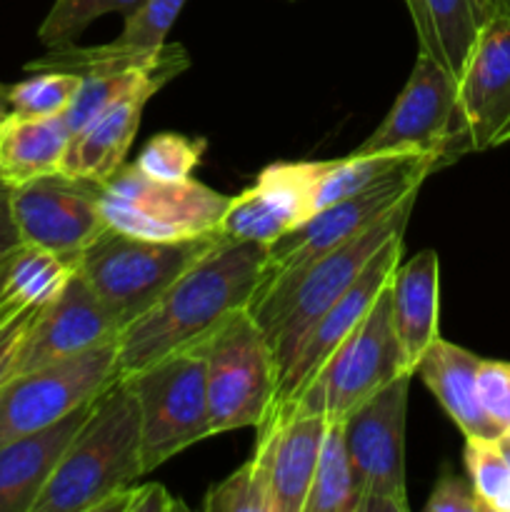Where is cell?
Returning <instances> with one entry per match:
<instances>
[{"label":"cell","instance_id":"6da1fadb","mask_svg":"<svg viewBox=\"0 0 510 512\" xmlns=\"http://www.w3.org/2000/svg\"><path fill=\"white\" fill-rule=\"evenodd\" d=\"M265 268L268 245L220 238L140 318L120 330V378L188 350L230 313L248 308L265 280Z\"/></svg>","mask_w":510,"mask_h":512},{"label":"cell","instance_id":"7a4b0ae2","mask_svg":"<svg viewBox=\"0 0 510 512\" xmlns=\"http://www.w3.org/2000/svg\"><path fill=\"white\" fill-rule=\"evenodd\" d=\"M415 200H418V193L408 195L398 208L390 210L385 218H380L348 243L318 255L300 268L285 270L260 283L250 300L248 313L253 315L273 348L278 385L288 365L293 363L295 350L303 343L308 330L318 323L320 315L363 275L370 260L380 253L388 240H393L395 235H405Z\"/></svg>","mask_w":510,"mask_h":512},{"label":"cell","instance_id":"3957f363","mask_svg":"<svg viewBox=\"0 0 510 512\" xmlns=\"http://www.w3.org/2000/svg\"><path fill=\"white\" fill-rule=\"evenodd\" d=\"M143 475L138 400L128 378H115L93 400L33 512H93L110 493Z\"/></svg>","mask_w":510,"mask_h":512},{"label":"cell","instance_id":"277c9868","mask_svg":"<svg viewBox=\"0 0 510 512\" xmlns=\"http://www.w3.org/2000/svg\"><path fill=\"white\" fill-rule=\"evenodd\" d=\"M220 238V233H208L188 240H143L108 228L80 255L75 273L123 330Z\"/></svg>","mask_w":510,"mask_h":512},{"label":"cell","instance_id":"5b68a950","mask_svg":"<svg viewBox=\"0 0 510 512\" xmlns=\"http://www.w3.org/2000/svg\"><path fill=\"white\" fill-rule=\"evenodd\" d=\"M188 353L203 360L213 435L260 428L278 398V365L248 308L230 313Z\"/></svg>","mask_w":510,"mask_h":512},{"label":"cell","instance_id":"8992f818","mask_svg":"<svg viewBox=\"0 0 510 512\" xmlns=\"http://www.w3.org/2000/svg\"><path fill=\"white\" fill-rule=\"evenodd\" d=\"M403 373L413 370L405 363L395 335L390 290L385 285L358 328L335 348L315 378L305 385L303 393L290 403V408L270 418L303 410V413H320L328 420H343Z\"/></svg>","mask_w":510,"mask_h":512},{"label":"cell","instance_id":"52a82bcc","mask_svg":"<svg viewBox=\"0 0 510 512\" xmlns=\"http://www.w3.org/2000/svg\"><path fill=\"white\" fill-rule=\"evenodd\" d=\"M230 195L198 180L163 183L123 163L100 183V210L108 228L143 240H188L218 233Z\"/></svg>","mask_w":510,"mask_h":512},{"label":"cell","instance_id":"ba28073f","mask_svg":"<svg viewBox=\"0 0 510 512\" xmlns=\"http://www.w3.org/2000/svg\"><path fill=\"white\" fill-rule=\"evenodd\" d=\"M140 408V448L145 475L190 445L213 438L205 395V370L198 355L180 353L123 375Z\"/></svg>","mask_w":510,"mask_h":512},{"label":"cell","instance_id":"9c48e42d","mask_svg":"<svg viewBox=\"0 0 510 512\" xmlns=\"http://www.w3.org/2000/svg\"><path fill=\"white\" fill-rule=\"evenodd\" d=\"M413 373H403L343 418L345 448L360 490L358 512H408L405 413Z\"/></svg>","mask_w":510,"mask_h":512},{"label":"cell","instance_id":"30bf717a","mask_svg":"<svg viewBox=\"0 0 510 512\" xmlns=\"http://www.w3.org/2000/svg\"><path fill=\"white\" fill-rule=\"evenodd\" d=\"M118 375V338L93 350L18 373L0 388V445L58 423L103 393Z\"/></svg>","mask_w":510,"mask_h":512},{"label":"cell","instance_id":"8fae6325","mask_svg":"<svg viewBox=\"0 0 510 512\" xmlns=\"http://www.w3.org/2000/svg\"><path fill=\"white\" fill-rule=\"evenodd\" d=\"M380 150L438 153L448 160L470 150L458 110V80L430 55L418 53L413 73L395 98L390 113L355 148V153Z\"/></svg>","mask_w":510,"mask_h":512},{"label":"cell","instance_id":"7c38bea8","mask_svg":"<svg viewBox=\"0 0 510 512\" xmlns=\"http://www.w3.org/2000/svg\"><path fill=\"white\" fill-rule=\"evenodd\" d=\"M190 65L183 45H163L148 65L135 70L123 93L110 100L88 125L70 135L60 173L105 183L130 153L148 100Z\"/></svg>","mask_w":510,"mask_h":512},{"label":"cell","instance_id":"4fadbf2b","mask_svg":"<svg viewBox=\"0 0 510 512\" xmlns=\"http://www.w3.org/2000/svg\"><path fill=\"white\" fill-rule=\"evenodd\" d=\"M10 205L20 240L60 255L73 268L108 230L100 210V183L60 170L10 190Z\"/></svg>","mask_w":510,"mask_h":512},{"label":"cell","instance_id":"5bb4252c","mask_svg":"<svg viewBox=\"0 0 510 512\" xmlns=\"http://www.w3.org/2000/svg\"><path fill=\"white\" fill-rule=\"evenodd\" d=\"M438 168L440 165L435 163L418 165V168L393 175V178L375 185V188L320 208L303 225H298V228H293L283 238L268 245L265 280L285 273V270L300 268V265L310 263L318 255L330 253L338 245L353 240L355 235H360L370 225L378 223L380 218H385L390 210L398 208L408 195L420 193L425 178Z\"/></svg>","mask_w":510,"mask_h":512},{"label":"cell","instance_id":"9a60e30c","mask_svg":"<svg viewBox=\"0 0 510 512\" xmlns=\"http://www.w3.org/2000/svg\"><path fill=\"white\" fill-rule=\"evenodd\" d=\"M323 170L325 160L268 165L250 188L230 198L218 233L225 240L275 243L315 215V188Z\"/></svg>","mask_w":510,"mask_h":512},{"label":"cell","instance_id":"2e32d148","mask_svg":"<svg viewBox=\"0 0 510 512\" xmlns=\"http://www.w3.org/2000/svg\"><path fill=\"white\" fill-rule=\"evenodd\" d=\"M403 240L405 235H395L393 240H388V243L380 248V253L370 260L368 268L363 270V275H360V278L355 280V283L350 285V288L345 290L323 315H320L318 323L308 330L303 343L295 350L293 363L288 365L285 375L280 378L278 398H275L273 413L270 415L283 413L285 408H290V403L303 393L305 385L315 378V373L323 368V363L335 353V348L358 328V323L365 318L370 305L375 303L380 290L390 283L395 268L400 265Z\"/></svg>","mask_w":510,"mask_h":512},{"label":"cell","instance_id":"e0dca14e","mask_svg":"<svg viewBox=\"0 0 510 512\" xmlns=\"http://www.w3.org/2000/svg\"><path fill=\"white\" fill-rule=\"evenodd\" d=\"M458 110L470 150L510 143V15H493L480 30L458 78Z\"/></svg>","mask_w":510,"mask_h":512},{"label":"cell","instance_id":"ac0fdd59","mask_svg":"<svg viewBox=\"0 0 510 512\" xmlns=\"http://www.w3.org/2000/svg\"><path fill=\"white\" fill-rule=\"evenodd\" d=\"M328 425L325 415L293 410L258 428L250 460L268 485L273 512H303Z\"/></svg>","mask_w":510,"mask_h":512},{"label":"cell","instance_id":"d6986e66","mask_svg":"<svg viewBox=\"0 0 510 512\" xmlns=\"http://www.w3.org/2000/svg\"><path fill=\"white\" fill-rule=\"evenodd\" d=\"M118 335L120 328L110 318L98 295L78 273H73L63 293L35 315L20 348L15 375L73 358L85 350L110 343Z\"/></svg>","mask_w":510,"mask_h":512},{"label":"cell","instance_id":"ffe728a7","mask_svg":"<svg viewBox=\"0 0 510 512\" xmlns=\"http://www.w3.org/2000/svg\"><path fill=\"white\" fill-rule=\"evenodd\" d=\"M185 0H143L133 13L125 15L123 33L103 45H63L48 48L40 58L25 63V73H58L75 75H103V73H128L143 68L163 50L165 35L178 20Z\"/></svg>","mask_w":510,"mask_h":512},{"label":"cell","instance_id":"44dd1931","mask_svg":"<svg viewBox=\"0 0 510 512\" xmlns=\"http://www.w3.org/2000/svg\"><path fill=\"white\" fill-rule=\"evenodd\" d=\"M93 400L48 428L0 445V512H33L55 465L93 410Z\"/></svg>","mask_w":510,"mask_h":512},{"label":"cell","instance_id":"7402d4cb","mask_svg":"<svg viewBox=\"0 0 510 512\" xmlns=\"http://www.w3.org/2000/svg\"><path fill=\"white\" fill-rule=\"evenodd\" d=\"M483 360L460 345L438 338L423 358L415 365V375H420L440 408L448 413L465 438L500 440L503 430L488 418L478 398V368Z\"/></svg>","mask_w":510,"mask_h":512},{"label":"cell","instance_id":"603a6c76","mask_svg":"<svg viewBox=\"0 0 510 512\" xmlns=\"http://www.w3.org/2000/svg\"><path fill=\"white\" fill-rule=\"evenodd\" d=\"M390 315L405 363L415 373V365L425 350L440 338V260L435 250H423L405 265H398L388 283Z\"/></svg>","mask_w":510,"mask_h":512},{"label":"cell","instance_id":"cb8c5ba5","mask_svg":"<svg viewBox=\"0 0 510 512\" xmlns=\"http://www.w3.org/2000/svg\"><path fill=\"white\" fill-rule=\"evenodd\" d=\"M405 5L420 53L430 55L458 80L480 30L493 18L488 0H405Z\"/></svg>","mask_w":510,"mask_h":512},{"label":"cell","instance_id":"d4e9b609","mask_svg":"<svg viewBox=\"0 0 510 512\" xmlns=\"http://www.w3.org/2000/svg\"><path fill=\"white\" fill-rule=\"evenodd\" d=\"M70 128L58 118H20L8 115L0 123V178L10 185L30 183L58 173L70 143Z\"/></svg>","mask_w":510,"mask_h":512},{"label":"cell","instance_id":"484cf974","mask_svg":"<svg viewBox=\"0 0 510 512\" xmlns=\"http://www.w3.org/2000/svg\"><path fill=\"white\" fill-rule=\"evenodd\" d=\"M75 268L38 245H18L10 255L8 273L0 290V325L25 310H40L53 303L73 278Z\"/></svg>","mask_w":510,"mask_h":512},{"label":"cell","instance_id":"4316f807","mask_svg":"<svg viewBox=\"0 0 510 512\" xmlns=\"http://www.w3.org/2000/svg\"><path fill=\"white\" fill-rule=\"evenodd\" d=\"M425 163H435L443 168L450 160L438 153H405V150H380V153H355L353 150L348 158L325 160V170L315 188V213L325 205L375 188L393 175Z\"/></svg>","mask_w":510,"mask_h":512},{"label":"cell","instance_id":"83f0119b","mask_svg":"<svg viewBox=\"0 0 510 512\" xmlns=\"http://www.w3.org/2000/svg\"><path fill=\"white\" fill-rule=\"evenodd\" d=\"M360 490L345 448L343 420H330L303 512H358Z\"/></svg>","mask_w":510,"mask_h":512},{"label":"cell","instance_id":"f1b7e54d","mask_svg":"<svg viewBox=\"0 0 510 512\" xmlns=\"http://www.w3.org/2000/svg\"><path fill=\"white\" fill-rule=\"evenodd\" d=\"M463 463L483 512H510V468L498 440L465 438Z\"/></svg>","mask_w":510,"mask_h":512},{"label":"cell","instance_id":"f546056e","mask_svg":"<svg viewBox=\"0 0 510 512\" xmlns=\"http://www.w3.org/2000/svg\"><path fill=\"white\" fill-rule=\"evenodd\" d=\"M80 75L58 73V70H45L33 73L30 78L10 85V115L20 118H58L73 103L78 93Z\"/></svg>","mask_w":510,"mask_h":512},{"label":"cell","instance_id":"4dcf8cb0","mask_svg":"<svg viewBox=\"0 0 510 512\" xmlns=\"http://www.w3.org/2000/svg\"><path fill=\"white\" fill-rule=\"evenodd\" d=\"M140 3L143 0H55L40 23L38 40L45 48L73 45L90 23L108 13H120L125 18Z\"/></svg>","mask_w":510,"mask_h":512},{"label":"cell","instance_id":"1f68e13d","mask_svg":"<svg viewBox=\"0 0 510 512\" xmlns=\"http://www.w3.org/2000/svg\"><path fill=\"white\" fill-rule=\"evenodd\" d=\"M205 138L180 133H160L145 143L140 155L135 158L140 173L163 183H178V180L193 178V170L203 160Z\"/></svg>","mask_w":510,"mask_h":512},{"label":"cell","instance_id":"d6a6232c","mask_svg":"<svg viewBox=\"0 0 510 512\" xmlns=\"http://www.w3.org/2000/svg\"><path fill=\"white\" fill-rule=\"evenodd\" d=\"M203 510L208 512H273L268 485L255 468L253 460L240 465L235 473L220 480L208 490L203 500Z\"/></svg>","mask_w":510,"mask_h":512},{"label":"cell","instance_id":"836d02e7","mask_svg":"<svg viewBox=\"0 0 510 512\" xmlns=\"http://www.w3.org/2000/svg\"><path fill=\"white\" fill-rule=\"evenodd\" d=\"M138 70V68H135ZM135 70L128 73H103V75H80L78 93H75L73 103L65 110V123H68L70 133H78L83 125H88L110 100L118 98L123 93L125 85L135 75Z\"/></svg>","mask_w":510,"mask_h":512},{"label":"cell","instance_id":"e575fe53","mask_svg":"<svg viewBox=\"0 0 510 512\" xmlns=\"http://www.w3.org/2000/svg\"><path fill=\"white\" fill-rule=\"evenodd\" d=\"M475 385H478L480 405L505 435L510 430V363L483 360Z\"/></svg>","mask_w":510,"mask_h":512},{"label":"cell","instance_id":"d590c367","mask_svg":"<svg viewBox=\"0 0 510 512\" xmlns=\"http://www.w3.org/2000/svg\"><path fill=\"white\" fill-rule=\"evenodd\" d=\"M185 510L180 500H175L163 485H125L110 493L103 503L95 505L93 512H173Z\"/></svg>","mask_w":510,"mask_h":512},{"label":"cell","instance_id":"8d00e7d4","mask_svg":"<svg viewBox=\"0 0 510 512\" xmlns=\"http://www.w3.org/2000/svg\"><path fill=\"white\" fill-rule=\"evenodd\" d=\"M425 512H483V505L478 503L468 480L443 473L433 485Z\"/></svg>","mask_w":510,"mask_h":512},{"label":"cell","instance_id":"74e56055","mask_svg":"<svg viewBox=\"0 0 510 512\" xmlns=\"http://www.w3.org/2000/svg\"><path fill=\"white\" fill-rule=\"evenodd\" d=\"M35 315H38V310H25V313L15 315L13 320L0 325V388H3V385L13 378L15 370H18L20 348H23L25 335H28Z\"/></svg>","mask_w":510,"mask_h":512},{"label":"cell","instance_id":"f35d334b","mask_svg":"<svg viewBox=\"0 0 510 512\" xmlns=\"http://www.w3.org/2000/svg\"><path fill=\"white\" fill-rule=\"evenodd\" d=\"M10 185L0 178V258L13 253L18 245H23L18 233V225L13 218V205H10Z\"/></svg>","mask_w":510,"mask_h":512},{"label":"cell","instance_id":"ab89813d","mask_svg":"<svg viewBox=\"0 0 510 512\" xmlns=\"http://www.w3.org/2000/svg\"><path fill=\"white\" fill-rule=\"evenodd\" d=\"M8 90H10V85H3V83H0V123H3V120L8 118V115H10Z\"/></svg>","mask_w":510,"mask_h":512},{"label":"cell","instance_id":"60d3db41","mask_svg":"<svg viewBox=\"0 0 510 512\" xmlns=\"http://www.w3.org/2000/svg\"><path fill=\"white\" fill-rule=\"evenodd\" d=\"M493 15H510V0H488Z\"/></svg>","mask_w":510,"mask_h":512},{"label":"cell","instance_id":"b9f144b4","mask_svg":"<svg viewBox=\"0 0 510 512\" xmlns=\"http://www.w3.org/2000/svg\"><path fill=\"white\" fill-rule=\"evenodd\" d=\"M498 448H500V453H503V458H505V463H508V468H510V438H500L498 440Z\"/></svg>","mask_w":510,"mask_h":512},{"label":"cell","instance_id":"7bdbcfd3","mask_svg":"<svg viewBox=\"0 0 510 512\" xmlns=\"http://www.w3.org/2000/svg\"><path fill=\"white\" fill-rule=\"evenodd\" d=\"M15 253V250H13ZM13 253H8L5 255V258H0V290H3V283H5V273H8V263H10V255Z\"/></svg>","mask_w":510,"mask_h":512},{"label":"cell","instance_id":"ee69618b","mask_svg":"<svg viewBox=\"0 0 510 512\" xmlns=\"http://www.w3.org/2000/svg\"><path fill=\"white\" fill-rule=\"evenodd\" d=\"M505 438H510V430H508V433H505Z\"/></svg>","mask_w":510,"mask_h":512}]
</instances>
